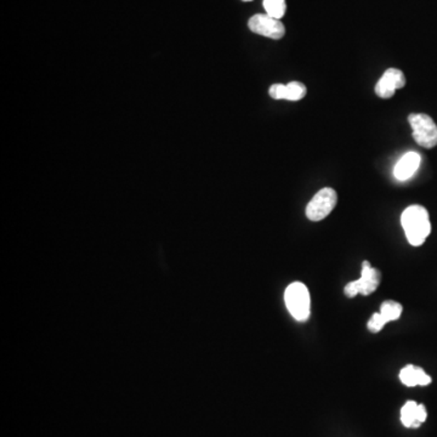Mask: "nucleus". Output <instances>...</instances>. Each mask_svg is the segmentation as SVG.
I'll use <instances>...</instances> for the list:
<instances>
[{"mask_svg":"<svg viewBox=\"0 0 437 437\" xmlns=\"http://www.w3.org/2000/svg\"><path fill=\"white\" fill-rule=\"evenodd\" d=\"M401 223L406 232L409 244L419 247L431 232L429 213L421 206H411L401 216Z\"/></svg>","mask_w":437,"mask_h":437,"instance_id":"nucleus-1","label":"nucleus"},{"mask_svg":"<svg viewBox=\"0 0 437 437\" xmlns=\"http://www.w3.org/2000/svg\"><path fill=\"white\" fill-rule=\"evenodd\" d=\"M284 301L288 311L296 321L308 320L311 310V299L308 287L301 282L289 284L284 291Z\"/></svg>","mask_w":437,"mask_h":437,"instance_id":"nucleus-2","label":"nucleus"},{"mask_svg":"<svg viewBox=\"0 0 437 437\" xmlns=\"http://www.w3.org/2000/svg\"><path fill=\"white\" fill-rule=\"evenodd\" d=\"M412 126L413 139L424 149H433L437 146V126L433 118L425 114H412L408 117Z\"/></svg>","mask_w":437,"mask_h":437,"instance_id":"nucleus-3","label":"nucleus"},{"mask_svg":"<svg viewBox=\"0 0 437 437\" xmlns=\"http://www.w3.org/2000/svg\"><path fill=\"white\" fill-rule=\"evenodd\" d=\"M338 203V194L331 187L318 191L306 206V216L311 221H321L332 213Z\"/></svg>","mask_w":437,"mask_h":437,"instance_id":"nucleus-4","label":"nucleus"},{"mask_svg":"<svg viewBox=\"0 0 437 437\" xmlns=\"http://www.w3.org/2000/svg\"><path fill=\"white\" fill-rule=\"evenodd\" d=\"M249 29L255 34L266 36L270 39H282L286 34L283 24L278 19L270 16L267 14H256L248 22Z\"/></svg>","mask_w":437,"mask_h":437,"instance_id":"nucleus-5","label":"nucleus"},{"mask_svg":"<svg viewBox=\"0 0 437 437\" xmlns=\"http://www.w3.org/2000/svg\"><path fill=\"white\" fill-rule=\"evenodd\" d=\"M406 85L405 74L397 69H388L385 71L379 81L376 85V94L381 99H390L396 93L397 89H402Z\"/></svg>","mask_w":437,"mask_h":437,"instance_id":"nucleus-6","label":"nucleus"},{"mask_svg":"<svg viewBox=\"0 0 437 437\" xmlns=\"http://www.w3.org/2000/svg\"><path fill=\"white\" fill-rule=\"evenodd\" d=\"M353 283L356 286L358 294L364 296H371L381 284V272L371 266L368 261H363L361 277L357 281H353Z\"/></svg>","mask_w":437,"mask_h":437,"instance_id":"nucleus-7","label":"nucleus"},{"mask_svg":"<svg viewBox=\"0 0 437 437\" xmlns=\"http://www.w3.org/2000/svg\"><path fill=\"white\" fill-rule=\"evenodd\" d=\"M308 93L306 86L300 81H291L287 85L273 84L270 88V96L275 100L299 101Z\"/></svg>","mask_w":437,"mask_h":437,"instance_id":"nucleus-8","label":"nucleus"},{"mask_svg":"<svg viewBox=\"0 0 437 437\" xmlns=\"http://www.w3.org/2000/svg\"><path fill=\"white\" fill-rule=\"evenodd\" d=\"M421 156L417 152H408V154H403L393 169L395 178L398 181H406L409 178H412L421 166Z\"/></svg>","mask_w":437,"mask_h":437,"instance_id":"nucleus-9","label":"nucleus"},{"mask_svg":"<svg viewBox=\"0 0 437 437\" xmlns=\"http://www.w3.org/2000/svg\"><path fill=\"white\" fill-rule=\"evenodd\" d=\"M400 381L406 386H426L431 383V378L428 376L423 369L416 367L413 364L406 366L405 368L401 369Z\"/></svg>","mask_w":437,"mask_h":437,"instance_id":"nucleus-10","label":"nucleus"},{"mask_svg":"<svg viewBox=\"0 0 437 437\" xmlns=\"http://www.w3.org/2000/svg\"><path fill=\"white\" fill-rule=\"evenodd\" d=\"M418 403L414 401H408L401 409V421L406 428H418L421 423L417 419Z\"/></svg>","mask_w":437,"mask_h":437,"instance_id":"nucleus-11","label":"nucleus"},{"mask_svg":"<svg viewBox=\"0 0 437 437\" xmlns=\"http://www.w3.org/2000/svg\"><path fill=\"white\" fill-rule=\"evenodd\" d=\"M402 305L400 303H397V301H393V300H388V301H384V303H381V313L384 316L385 320L388 322H391V321H396L400 318L401 313H402Z\"/></svg>","mask_w":437,"mask_h":437,"instance_id":"nucleus-12","label":"nucleus"},{"mask_svg":"<svg viewBox=\"0 0 437 437\" xmlns=\"http://www.w3.org/2000/svg\"><path fill=\"white\" fill-rule=\"evenodd\" d=\"M263 9L267 15L281 20L286 14L287 5L286 0H263Z\"/></svg>","mask_w":437,"mask_h":437,"instance_id":"nucleus-13","label":"nucleus"},{"mask_svg":"<svg viewBox=\"0 0 437 437\" xmlns=\"http://www.w3.org/2000/svg\"><path fill=\"white\" fill-rule=\"evenodd\" d=\"M386 323H388V321L385 320L384 316L381 315V312H376V313H373L372 317L369 318L367 327L371 332L378 333L381 332Z\"/></svg>","mask_w":437,"mask_h":437,"instance_id":"nucleus-14","label":"nucleus"},{"mask_svg":"<svg viewBox=\"0 0 437 437\" xmlns=\"http://www.w3.org/2000/svg\"><path fill=\"white\" fill-rule=\"evenodd\" d=\"M344 291L345 296H348V298H355V296L358 294V291H357L356 286L353 283V281L350 282V283L345 287Z\"/></svg>","mask_w":437,"mask_h":437,"instance_id":"nucleus-15","label":"nucleus"},{"mask_svg":"<svg viewBox=\"0 0 437 437\" xmlns=\"http://www.w3.org/2000/svg\"><path fill=\"white\" fill-rule=\"evenodd\" d=\"M426 417H428V412H426V408H425L424 405H418L417 408V419L421 424H423L425 421H426Z\"/></svg>","mask_w":437,"mask_h":437,"instance_id":"nucleus-16","label":"nucleus"},{"mask_svg":"<svg viewBox=\"0 0 437 437\" xmlns=\"http://www.w3.org/2000/svg\"><path fill=\"white\" fill-rule=\"evenodd\" d=\"M243 1H251V0H243Z\"/></svg>","mask_w":437,"mask_h":437,"instance_id":"nucleus-17","label":"nucleus"}]
</instances>
